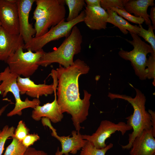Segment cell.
<instances>
[{
    "instance_id": "1",
    "label": "cell",
    "mask_w": 155,
    "mask_h": 155,
    "mask_svg": "<svg viewBox=\"0 0 155 155\" xmlns=\"http://www.w3.org/2000/svg\"><path fill=\"white\" fill-rule=\"evenodd\" d=\"M89 67L80 59L65 68L60 65L55 70L57 79L56 95L57 102L63 113L71 116L73 124L77 132L81 129L80 124L88 115L91 95L84 90V97L81 99L79 92L78 79L81 75L88 73Z\"/></svg>"
},
{
    "instance_id": "2",
    "label": "cell",
    "mask_w": 155,
    "mask_h": 155,
    "mask_svg": "<svg viewBox=\"0 0 155 155\" xmlns=\"http://www.w3.org/2000/svg\"><path fill=\"white\" fill-rule=\"evenodd\" d=\"M130 85L136 92L134 98L125 94L111 92H109L108 95L111 100L118 98L126 100L131 104L133 108V114L126 118L127 120V124L132 127L133 131L131 133L129 134L128 144L121 146L122 149L126 150L130 149L134 139L144 130L152 129L151 115L146 109V96L140 90Z\"/></svg>"
},
{
    "instance_id": "3",
    "label": "cell",
    "mask_w": 155,
    "mask_h": 155,
    "mask_svg": "<svg viewBox=\"0 0 155 155\" xmlns=\"http://www.w3.org/2000/svg\"><path fill=\"white\" fill-rule=\"evenodd\" d=\"M35 2L36 6L33 18L35 21L34 37H38L65 19L66 10L65 0H35Z\"/></svg>"
},
{
    "instance_id": "4",
    "label": "cell",
    "mask_w": 155,
    "mask_h": 155,
    "mask_svg": "<svg viewBox=\"0 0 155 155\" xmlns=\"http://www.w3.org/2000/svg\"><path fill=\"white\" fill-rule=\"evenodd\" d=\"M83 41L81 32L76 26L61 44L53 51L45 52L38 63V65L46 67L53 63L67 68L74 63L75 55L81 52Z\"/></svg>"
},
{
    "instance_id": "5",
    "label": "cell",
    "mask_w": 155,
    "mask_h": 155,
    "mask_svg": "<svg viewBox=\"0 0 155 155\" xmlns=\"http://www.w3.org/2000/svg\"><path fill=\"white\" fill-rule=\"evenodd\" d=\"M18 75L11 72L8 66L4 70L0 72V94L3 97H5L8 93L11 92L14 96L15 100L13 109L7 114L8 117L18 115H22V110L25 108H34L40 105V102L38 98H34L30 100L28 98L24 101L22 100L20 96V92L17 84Z\"/></svg>"
},
{
    "instance_id": "6",
    "label": "cell",
    "mask_w": 155,
    "mask_h": 155,
    "mask_svg": "<svg viewBox=\"0 0 155 155\" xmlns=\"http://www.w3.org/2000/svg\"><path fill=\"white\" fill-rule=\"evenodd\" d=\"M129 33L132 40H126L133 46V49L129 51L121 49L118 54L123 59L129 61L135 75L140 80H145L147 79L145 72L147 55L149 53H155L151 46L142 41L137 34Z\"/></svg>"
},
{
    "instance_id": "7",
    "label": "cell",
    "mask_w": 155,
    "mask_h": 155,
    "mask_svg": "<svg viewBox=\"0 0 155 155\" xmlns=\"http://www.w3.org/2000/svg\"><path fill=\"white\" fill-rule=\"evenodd\" d=\"M23 47H20L6 63L11 72L18 76L30 77L38 69V62L45 52L42 49L34 53L30 50L24 52Z\"/></svg>"
},
{
    "instance_id": "8",
    "label": "cell",
    "mask_w": 155,
    "mask_h": 155,
    "mask_svg": "<svg viewBox=\"0 0 155 155\" xmlns=\"http://www.w3.org/2000/svg\"><path fill=\"white\" fill-rule=\"evenodd\" d=\"M85 16L84 10L81 11L75 19L69 22L65 19L56 25L52 27L46 33L38 37H33L28 43L25 44L23 49L35 52L42 49L50 42L63 37L66 38L70 34L73 27L80 22H83Z\"/></svg>"
},
{
    "instance_id": "9",
    "label": "cell",
    "mask_w": 155,
    "mask_h": 155,
    "mask_svg": "<svg viewBox=\"0 0 155 155\" xmlns=\"http://www.w3.org/2000/svg\"><path fill=\"white\" fill-rule=\"evenodd\" d=\"M132 129L131 126L124 122L116 123L105 120L101 122L95 132L92 135H82V136L83 139L90 142L96 148L100 149L106 146V140L116 131L120 132L123 135L127 131Z\"/></svg>"
},
{
    "instance_id": "10",
    "label": "cell",
    "mask_w": 155,
    "mask_h": 155,
    "mask_svg": "<svg viewBox=\"0 0 155 155\" xmlns=\"http://www.w3.org/2000/svg\"><path fill=\"white\" fill-rule=\"evenodd\" d=\"M43 126L49 127L52 131L51 135L57 139L61 143V150L60 151L58 148L55 155H69V153L76 154L78 151L84 146L87 140L82 139V135L80 132L76 130L72 131V137L70 135L65 136H59L56 130L51 124L50 120L47 118H43L42 120Z\"/></svg>"
},
{
    "instance_id": "11",
    "label": "cell",
    "mask_w": 155,
    "mask_h": 155,
    "mask_svg": "<svg viewBox=\"0 0 155 155\" xmlns=\"http://www.w3.org/2000/svg\"><path fill=\"white\" fill-rule=\"evenodd\" d=\"M0 23L11 34H20L18 0H0Z\"/></svg>"
},
{
    "instance_id": "12",
    "label": "cell",
    "mask_w": 155,
    "mask_h": 155,
    "mask_svg": "<svg viewBox=\"0 0 155 155\" xmlns=\"http://www.w3.org/2000/svg\"><path fill=\"white\" fill-rule=\"evenodd\" d=\"M53 84L54 87L55 99L51 102H48L43 106L38 105L33 108L31 117L36 121H40L42 117L48 118L52 122L56 123L60 122L63 117V115L57 100L56 90L57 80L54 79Z\"/></svg>"
},
{
    "instance_id": "13",
    "label": "cell",
    "mask_w": 155,
    "mask_h": 155,
    "mask_svg": "<svg viewBox=\"0 0 155 155\" xmlns=\"http://www.w3.org/2000/svg\"><path fill=\"white\" fill-rule=\"evenodd\" d=\"M35 1L18 0L20 34L24 44L30 41L36 33L34 28L29 21L30 12Z\"/></svg>"
},
{
    "instance_id": "14",
    "label": "cell",
    "mask_w": 155,
    "mask_h": 155,
    "mask_svg": "<svg viewBox=\"0 0 155 155\" xmlns=\"http://www.w3.org/2000/svg\"><path fill=\"white\" fill-rule=\"evenodd\" d=\"M24 44L20 34H10L0 27V61L6 63L8 58Z\"/></svg>"
},
{
    "instance_id": "15",
    "label": "cell",
    "mask_w": 155,
    "mask_h": 155,
    "mask_svg": "<svg viewBox=\"0 0 155 155\" xmlns=\"http://www.w3.org/2000/svg\"><path fill=\"white\" fill-rule=\"evenodd\" d=\"M17 84L20 90V94H26L30 97L38 98L43 95L47 96L52 94L54 91L53 84H36L29 77L22 78L18 76Z\"/></svg>"
},
{
    "instance_id": "16",
    "label": "cell",
    "mask_w": 155,
    "mask_h": 155,
    "mask_svg": "<svg viewBox=\"0 0 155 155\" xmlns=\"http://www.w3.org/2000/svg\"><path fill=\"white\" fill-rule=\"evenodd\" d=\"M152 129L144 130L133 142L130 155H155V139Z\"/></svg>"
},
{
    "instance_id": "17",
    "label": "cell",
    "mask_w": 155,
    "mask_h": 155,
    "mask_svg": "<svg viewBox=\"0 0 155 155\" xmlns=\"http://www.w3.org/2000/svg\"><path fill=\"white\" fill-rule=\"evenodd\" d=\"M84 22L90 29L99 30L106 28L108 15L101 7L85 6Z\"/></svg>"
},
{
    "instance_id": "18",
    "label": "cell",
    "mask_w": 155,
    "mask_h": 155,
    "mask_svg": "<svg viewBox=\"0 0 155 155\" xmlns=\"http://www.w3.org/2000/svg\"><path fill=\"white\" fill-rule=\"evenodd\" d=\"M154 0H126L124 9L134 16L143 18L148 26L151 25L149 15L147 12L149 6H154Z\"/></svg>"
},
{
    "instance_id": "19",
    "label": "cell",
    "mask_w": 155,
    "mask_h": 155,
    "mask_svg": "<svg viewBox=\"0 0 155 155\" xmlns=\"http://www.w3.org/2000/svg\"><path fill=\"white\" fill-rule=\"evenodd\" d=\"M108 18L107 23L113 24L118 27L121 32L124 34H127L128 31L130 33L138 34L140 31L139 26L133 25L119 15L115 11L111 10L106 11Z\"/></svg>"
},
{
    "instance_id": "20",
    "label": "cell",
    "mask_w": 155,
    "mask_h": 155,
    "mask_svg": "<svg viewBox=\"0 0 155 155\" xmlns=\"http://www.w3.org/2000/svg\"><path fill=\"white\" fill-rule=\"evenodd\" d=\"M65 1L69 10V14L66 19L67 22L76 18L86 4L84 0H65Z\"/></svg>"
},
{
    "instance_id": "21",
    "label": "cell",
    "mask_w": 155,
    "mask_h": 155,
    "mask_svg": "<svg viewBox=\"0 0 155 155\" xmlns=\"http://www.w3.org/2000/svg\"><path fill=\"white\" fill-rule=\"evenodd\" d=\"M113 144L110 143L102 149H98L90 142L87 141L82 148L80 155H105L106 152L113 147Z\"/></svg>"
},
{
    "instance_id": "22",
    "label": "cell",
    "mask_w": 155,
    "mask_h": 155,
    "mask_svg": "<svg viewBox=\"0 0 155 155\" xmlns=\"http://www.w3.org/2000/svg\"><path fill=\"white\" fill-rule=\"evenodd\" d=\"M11 143L7 147L4 155H24L27 148L22 144V141L12 137Z\"/></svg>"
},
{
    "instance_id": "23",
    "label": "cell",
    "mask_w": 155,
    "mask_h": 155,
    "mask_svg": "<svg viewBox=\"0 0 155 155\" xmlns=\"http://www.w3.org/2000/svg\"><path fill=\"white\" fill-rule=\"evenodd\" d=\"M140 31L138 35L142 37L150 44L154 52L155 53V35L152 25L148 26V29H144L141 24H139Z\"/></svg>"
},
{
    "instance_id": "24",
    "label": "cell",
    "mask_w": 155,
    "mask_h": 155,
    "mask_svg": "<svg viewBox=\"0 0 155 155\" xmlns=\"http://www.w3.org/2000/svg\"><path fill=\"white\" fill-rule=\"evenodd\" d=\"M145 69L146 78L153 79L152 84L155 86V53H151L147 59Z\"/></svg>"
},
{
    "instance_id": "25",
    "label": "cell",
    "mask_w": 155,
    "mask_h": 155,
    "mask_svg": "<svg viewBox=\"0 0 155 155\" xmlns=\"http://www.w3.org/2000/svg\"><path fill=\"white\" fill-rule=\"evenodd\" d=\"M15 128L13 126L9 127L5 126L0 133V155H2L4 146L7 140L9 137L14 136Z\"/></svg>"
},
{
    "instance_id": "26",
    "label": "cell",
    "mask_w": 155,
    "mask_h": 155,
    "mask_svg": "<svg viewBox=\"0 0 155 155\" xmlns=\"http://www.w3.org/2000/svg\"><path fill=\"white\" fill-rule=\"evenodd\" d=\"M111 9L115 11L119 15L131 22L141 24L144 22L143 18L140 17H137L132 15L124 9L113 8Z\"/></svg>"
},
{
    "instance_id": "27",
    "label": "cell",
    "mask_w": 155,
    "mask_h": 155,
    "mask_svg": "<svg viewBox=\"0 0 155 155\" xmlns=\"http://www.w3.org/2000/svg\"><path fill=\"white\" fill-rule=\"evenodd\" d=\"M126 0H101V7L104 9H111L113 8L123 9Z\"/></svg>"
},
{
    "instance_id": "28",
    "label": "cell",
    "mask_w": 155,
    "mask_h": 155,
    "mask_svg": "<svg viewBox=\"0 0 155 155\" xmlns=\"http://www.w3.org/2000/svg\"><path fill=\"white\" fill-rule=\"evenodd\" d=\"M30 130L22 120L20 121L17 128L15 129L14 137L22 141L25 137L29 134Z\"/></svg>"
},
{
    "instance_id": "29",
    "label": "cell",
    "mask_w": 155,
    "mask_h": 155,
    "mask_svg": "<svg viewBox=\"0 0 155 155\" xmlns=\"http://www.w3.org/2000/svg\"><path fill=\"white\" fill-rule=\"evenodd\" d=\"M40 139V137L37 134H29L23 140L22 143L25 146L28 148L33 145L35 142Z\"/></svg>"
},
{
    "instance_id": "30",
    "label": "cell",
    "mask_w": 155,
    "mask_h": 155,
    "mask_svg": "<svg viewBox=\"0 0 155 155\" xmlns=\"http://www.w3.org/2000/svg\"><path fill=\"white\" fill-rule=\"evenodd\" d=\"M24 155H48L43 151L38 150L34 148L29 147L27 148Z\"/></svg>"
},
{
    "instance_id": "31",
    "label": "cell",
    "mask_w": 155,
    "mask_h": 155,
    "mask_svg": "<svg viewBox=\"0 0 155 155\" xmlns=\"http://www.w3.org/2000/svg\"><path fill=\"white\" fill-rule=\"evenodd\" d=\"M148 112L151 117L152 132L154 136L155 137V112L150 109L148 110Z\"/></svg>"
},
{
    "instance_id": "32",
    "label": "cell",
    "mask_w": 155,
    "mask_h": 155,
    "mask_svg": "<svg viewBox=\"0 0 155 155\" xmlns=\"http://www.w3.org/2000/svg\"><path fill=\"white\" fill-rule=\"evenodd\" d=\"M86 5L91 7H101V0H85Z\"/></svg>"
},
{
    "instance_id": "33",
    "label": "cell",
    "mask_w": 155,
    "mask_h": 155,
    "mask_svg": "<svg viewBox=\"0 0 155 155\" xmlns=\"http://www.w3.org/2000/svg\"><path fill=\"white\" fill-rule=\"evenodd\" d=\"M149 18L152 21V28L153 30L155 29V7H152L151 9Z\"/></svg>"
},
{
    "instance_id": "34",
    "label": "cell",
    "mask_w": 155,
    "mask_h": 155,
    "mask_svg": "<svg viewBox=\"0 0 155 155\" xmlns=\"http://www.w3.org/2000/svg\"><path fill=\"white\" fill-rule=\"evenodd\" d=\"M8 105L9 104H7L2 106L1 108H0V117L5 111ZM1 130H0V133H1Z\"/></svg>"
},
{
    "instance_id": "35",
    "label": "cell",
    "mask_w": 155,
    "mask_h": 155,
    "mask_svg": "<svg viewBox=\"0 0 155 155\" xmlns=\"http://www.w3.org/2000/svg\"><path fill=\"white\" fill-rule=\"evenodd\" d=\"M1 26V24H0V27Z\"/></svg>"
},
{
    "instance_id": "36",
    "label": "cell",
    "mask_w": 155,
    "mask_h": 155,
    "mask_svg": "<svg viewBox=\"0 0 155 155\" xmlns=\"http://www.w3.org/2000/svg\"><path fill=\"white\" fill-rule=\"evenodd\" d=\"M0 83H1V82H0Z\"/></svg>"
},
{
    "instance_id": "37",
    "label": "cell",
    "mask_w": 155,
    "mask_h": 155,
    "mask_svg": "<svg viewBox=\"0 0 155 155\" xmlns=\"http://www.w3.org/2000/svg\"></svg>"
},
{
    "instance_id": "38",
    "label": "cell",
    "mask_w": 155,
    "mask_h": 155,
    "mask_svg": "<svg viewBox=\"0 0 155 155\" xmlns=\"http://www.w3.org/2000/svg\"></svg>"
}]
</instances>
